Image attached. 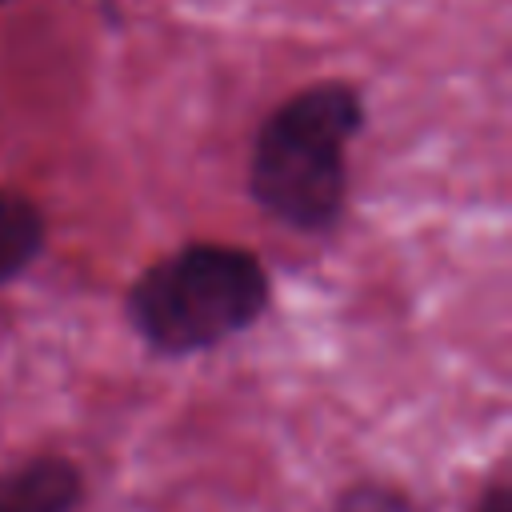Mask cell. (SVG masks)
<instances>
[{
  "label": "cell",
  "instance_id": "3957f363",
  "mask_svg": "<svg viewBox=\"0 0 512 512\" xmlns=\"http://www.w3.org/2000/svg\"><path fill=\"white\" fill-rule=\"evenodd\" d=\"M84 504V472L76 460L44 452L0 468V512H76Z\"/></svg>",
  "mask_w": 512,
  "mask_h": 512
},
{
  "label": "cell",
  "instance_id": "277c9868",
  "mask_svg": "<svg viewBox=\"0 0 512 512\" xmlns=\"http://www.w3.org/2000/svg\"><path fill=\"white\" fill-rule=\"evenodd\" d=\"M48 244V224L36 200L0 188V284L24 276Z\"/></svg>",
  "mask_w": 512,
  "mask_h": 512
},
{
  "label": "cell",
  "instance_id": "7a4b0ae2",
  "mask_svg": "<svg viewBox=\"0 0 512 512\" xmlns=\"http://www.w3.org/2000/svg\"><path fill=\"white\" fill-rule=\"evenodd\" d=\"M272 304L268 264L228 240H188L140 268L124 320L152 356L184 360L256 328Z\"/></svg>",
  "mask_w": 512,
  "mask_h": 512
},
{
  "label": "cell",
  "instance_id": "8992f818",
  "mask_svg": "<svg viewBox=\"0 0 512 512\" xmlns=\"http://www.w3.org/2000/svg\"><path fill=\"white\" fill-rule=\"evenodd\" d=\"M472 512H512V488H508V480L488 484V488L480 492V500H476Z\"/></svg>",
  "mask_w": 512,
  "mask_h": 512
},
{
  "label": "cell",
  "instance_id": "5b68a950",
  "mask_svg": "<svg viewBox=\"0 0 512 512\" xmlns=\"http://www.w3.org/2000/svg\"><path fill=\"white\" fill-rule=\"evenodd\" d=\"M328 512H428V504L392 480H352L336 492Z\"/></svg>",
  "mask_w": 512,
  "mask_h": 512
},
{
  "label": "cell",
  "instance_id": "6da1fadb",
  "mask_svg": "<svg viewBox=\"0 0 512 512\" xmlns=\"http://www.w3.org/2000/svg\"><path fill=\"white\" fill-rule=\"evenodd\" d=\"M360 128L364 96L352 80H316L292 92L252 136V204L288 232H336L348 212V144Z\"/></svg>",
  "mask_w": 512,
  "mask_h": 512
}]
</instances>
